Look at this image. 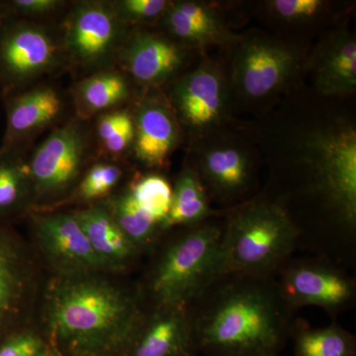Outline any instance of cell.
Wrapping results in <instances>:
<instances>
[{"instance_id": "obj_1", "label": "cell", "mask_w": 356, "mask_h": 356, "mask_svg": "<svg viewBox=\"0 0 356 356\" xmlns=\"http://www.w3.org/2000/svg\"><path fill=\"white\" fill-rule=\"evenodd\" d=\"M44 306L58 356H116L143 314L137 295L99 273L57 276Z\"/></svg>"}, {"instance_id": "obj_2", "label": "cell", "mask_w": 356, "mask_h": 356, "mask_svg": "<svg viewBox=\"0 0 356 356\" xmlns=\"http://www.w3.org/2000/svg\"><path fill=\"white\" fill-rule=\"evenodd\" d=\"M278 290L238 281L222 287L194 317L196 348L210 356L275 355L284 337V308Z\"/></svg>"}, {"instance_id": "obj_3", "label": "cell", "mask_w": 356, "mask_h": 356, "mask_svg": "<svg viewBox=\"0 0 356 356\" xmlns=\"http://www.w3.org/2000/svg\"><path fill=\"white\" fill-rule=\"evenodd\" d=\"M222 276V229L200 225L166 245L151 274L149 290L154 306L188 307Z\"/></svg>"}, {"instance_id": "obj_4", "label": "cell", "mask_w": 356, "mask_h": 356, "mask_svg": "<svg viewBox=\"0 0 356 356\" xmlns=\"http://www.w3.org/2000/svg\"><path fill=\"white\" fill-rule=\"evenodd\" d=\"M298 236L296 225L280 206L267 202L245 206L222 231L225 275L257 277L271 270L290 254Z\"/></svg>"}, {"instance_id": "obj_5", "label": "cell", "mask_w": 356, "mask_h": 356, "mask_svg": "<svg viewBox=\"0 0 356 356\" xmlns=\"http://www.w3.org/2000/svg\"><path fill=\"white\" fill-rule=\"evenodd\" d=\"M62 50L46 26L20 18H0V95L22 91L56 69Z\"/></svg>"}, {"instance_id": "obj_6", "label": "cell", "mask_w": 356, "mask_h": 356, "mask_svg": "<svg viewBox=\"0 0 356 356\" xmlns=\"http://www.w3.org/2000/svg\"><path fill=\"white\" fill-rule=\"evenodd\" d=\"M309 161L318 188L344 222L356 219V134L350 127L321 131L308 143Z\"/></svg>"}, {"instance_id": "obj_7", "label": "cell", "mask_w": 356, "mask_h": 356, "mask_svg": "<svg viewBox=\"0 0 356 356\" xmlns=\"http://www.w3.org/2000/svg\"><path fill=\"white\" fill-rule=\"evenodd\" d=\"M86 154L88 138L79 122L51 133L27 163L33 197L49 201L65 195L81 175Z\"/></svg>"}, {"instance_id": "obj_8", "label": "cell", "mask_w": 356, "mask_h": 356, "mask_svg": "<svg viewBox=\"0 0 356 356\" xmlns=\"http://www.w3.org/2000/svg\"><path fill=\"white\" fill-rule=\"evenodd\" d=\"M124 26L112 4L81 2L67 18L65 50L81 67H102L120 49Z\"/></svg>"}, {"instance_id": "obj_9", "label": "cell", "mask_w": 356, "mask_h": 356, "mask_svg": "<svg viewBox=\"0 0 356 356\" xmlns=\"http://www.w3.org/2000/svg\"><path fill=\"white\" fill-rule=\"evenodd\" d=\"M34 232L39 250L58 276L104 273L74 212L39 215Z\"/></svg>"}, {"instance_id": "obj_10", "label": "cell", "mask_w": 356, "mask_h": 356, "mask_svg": "<svg viewBox=\"0 0 356 356\" xmlns=\"http://www.w3.org/2000/svg\"><path fill=\"white\" fill-rule=\"evenodd\" d=\"M193 316L188 307L154 306L143 312L127 343L116 356H193Z\"/></svg>"}, {"instance_id": "obj_11", "label": "cell", "mask_w": 356, "mask_h": 356, "mask_svg": "<svg viewBox=\"0 0 356 356\" xmlns=\"http://www.w3.org/2000/svg\"><path fill=\"white\" fill-rule=\"evenodd\" d=\"M33 277L25 243L7 225L0 224V341L23 325Z\"/></svg>"}, {"instance_id": "obj_12", "label": "cell", "mask_w": 356, "mask_h": 356, "mask_svg": "<svg viewBox=\"0 0 356 356\" xmlns=\"http://www.w3.org/2000/svg\"><path fill=\"white\" fill-rule=\"evenodd\" d=\"M296 64L292 49L266 40H250L236 55V83L248 97H264L285 83Z\"/></svg>"}, {"instance_id": "obj_13", "label": "cell", "mask_w": 356, "mask_h": 356, "mask_svg": "<svg viewBox=\"0 0 356 356\" xmlns=\"http://www.w3.org/2000/svg\"><path fill=\"white\" fill-rule=\"evenodd\" d=\"M278 291L287 305L337 311L351 302L355 287L350 278L332 267L301 264L285 271Z\"/></svg>"}, {"instance_id": "obj_14", "label": "cell", "mask_w": 356, "mask_h": 356, "mask_svg": "<svg viewBox=\"0 0 356 356\" xmlns=\"http://www.w3.org/2000/svg\"><path fill=\"white\" fill-rule=\"evenodd\" d=\"M6 128L0 154L19 153L32 137L51 125L63 111V98L51 86H40L4 96Z\"/></svg>"}, {"instance_id": "obj_15", "label": "cell", "mask_w": 356, "mask_h": 356, "mask_svg": "<svg viewBox=\"0 0 356 356\" xmlns=\"http://www.w3.org/2000/svg\"><path fill=\"white\" fill-rule=\"evenodd\" d=\"M172 102L180 120L191 130L204 131L216 125L226 104L221 72L215 65H201L175 84Z\"/></svg>"}, {"instance_id": "obj_16", "label": "cell", "mask_w": 356, "mask_h": 356, "mask_svg": "<svg viewBox=\"0 0 356 356\" xmlns=\"http://www.w3.org/2000/svg\"><path fill=\"white\" fill-rule=\"evenodd\" d=\"M124 67L139 83L156 86L172 79L181 69L185 51L181 46L152 33H138L121 51Z\"/></svg>"}, {"instance_id": "obj_17", "label": "cell", "mask_w": 356, "mask_h": 356, "mask_svg": "<svg viewBox=\"0 0 356 356\" xmlns=\"http://www.w3.org/2000/svg\"><path fill=\"white\" fill-rule=\"evenodd\" d=\"M136 158L149 168L165 165L177 147L178 127L172 110L156 98H146L133 116Z\"/></svg>"}, {"instance_id": "obj_18", "label": "cell", "mask_w": 356, "mask_h": 356, "mask_svg": "<svg viewBox=\"0 0 356 356\" xmlns=\"http://www.w3.org/2000/svg\"><path fill=\"white\" fill-rule=\"evenodd\" d=\"M74 214L105 271L122 270L136 259L139 252L124 235L104 203Z\"/></svg>"}, {"instance_id": "obj_19", "label": "cell", "mask_w": 356, "mask_h": 356, "mask_svg": "<svg viewBox=\"0 0 356 356\" xmlns=\"http://www.w3.org/2000/svg\"><path fill=\"white\" fill-rule=\"evenodd\" d=\"M163 24L173 37L192 44H222L235 39L216 11L197 1L170 2Z\"/></svg>"}, {"instance_id": "obj_20", "label": "cell", "mask_w": 356, "mask_h": 356, "mask_svg": "<svg viewBox=\"0 0 356 356\" xmlns=\"http://www.w3.org/2000/svg\"><path fill=\"white\" fill-rule=\"evenodd\" d=\"M316 83L325 95H343L356 86V43L350 35L334 36L321 53Z\"/></svg>"}, {"instance_id": "obj_21", "label": "cell", "mask_w": 356, "mask_h": 356, "mask_svg": "<svg viewBox=\"0 0 356 356\" xmlns=\"http://www.w3.org/2000/svg\"><path fill=\"white\" fill-rule=\"evenodd\" d=\"M210 208L197 172L185 168L172 187V199L161 231L175 226H197L209 216Z\"/></svg>"}, {"instance_id": "obj_22", "label": "cell", "mask_w": 356, "mask_h": 356, "mask_svg": "<svg viewBox=\"0 0 356 356\" xmlns=\"http://www.w3.org/2000/svg\"><path fill=\"white\" fill-rule=\"evenodd\" d=\"M202 170L211 186L222 195L242 192L250 179L248 156L234 147L209 149L204 156Z\"/></svg>"}, {"instance_id": "obj_23", "label": "cell", "mask_w": 356, "mask_h": 356, "mask_svg": "<svg viewBox=\"0 0 356 356\" xmlns=\"http://www.w3.org/2000/svg\"><path fill=\"white\" fill-rule=\"evenodd\" d=\"M32 197L27 163L19 153L0 154V224L27 209Z\"/></svg>"}, {"instance_id": "obj_24", "label": "cell", "mask_w": 356, "mask_h": 356, "mask_svg": "<svg viewBox=\"0 0 356 356\" xmlns=\"http://www.w3.org/2000/svg\"><path fill=\"white\" fill-rule=\"evenodd\" d=\"M130 88L125 76L116 70H102L77 84V106L83 115L107 111L127 99Z\"/></svg>"}, {"instance_id": "obj_25", "label": "cell", "mask_w": 356, "mask_h": 356, "mask_svg": "<svg viewBox=\"0 0 356 356\" xmlns=\"http://www.w3.org/2000/svg\"><path fill=\"white\" fill-rule=\"evenodd\" d=\"M104 204L138 252L147 250L156 243L161 227L140 207L129 189L109 198Z\"/></svg>"}, {"instance_id": "obj_26", "label": "cell", "mask_w": 356, "mask_h": 356, "mask_svg": "<svg viewBox=\"0 0 356 356\" xmlns=\"http://www.w3.org/2000/svg\"><path fill=\"white\" fill-rule=\"evenodd\" d=\"M294 356H355V339L339 325L300 330Z\"/></svg>"}, {"instance_id": "obj_27", "label": "cell", "mask_w": 356, "mask_h": 356, "mask_svg": "<svg viewBox=\"0 0 356 356\" xmlns=\"http://www.w3.org/2000/svg\"><path fill=\"white\" fill-rule=\"evenodd\" d=\"M129 191L140 207L161 227L172 205V187L170 182L161 175H146L136 180Z\"/></svg>"}, {"instance_id": "obj_28", "label": "cell", "mask_w": 356, "mask_h": 356, "mask_svg": "<svg viewBox=\"0 0 356 356\" xmlns=\"http://www.w3.org/2000/svg\"><path fill=\"white\" fill-rule=\"evenodd\" d=\"M97 136L109 154L123 153L135 139L133 115L125 110L106 112L98 120Z\"/></svg>"}, {"instance_id": "obj_29", "label": "cell", "mask_w": 356, "mask_h": 356, "mask_svg": "<svg viewBox=\"0 0 356 356\" xmlns=\"http://www.w3.org/2000/svg\"><path fill=\"white\" fill-rule=\"evenodd\" d=\"M122 177L120 166L110 163H95L77 185L74 198L90 202L105 197L117 186Z\"/></svg>"}, {"instance_id": "obj_30", "label": "cell", "mask_w": 356, "mask_h": 356, "mask_svg": "<svg viewBox=\"0 0 356 356\" xmlns=\"http://www.w3.org/2000/svg\"><path fill=\"white\" fill-rule=\"evenodd\" d=\"M0 356H58L51 343L21 325L0 341Z\"/></svg>"}, {"instance_id": "obj_31", "label": "cell", "mask_w": 356, "mask_h": 356, "mask_svg": "<svg viewBox=\"0 0 356 356\" xmlns=\"http://www.w3.org/2000/svg\"><path fill=\"white\" fill-rule=\"evenodd\" d=\"M170 2L165 0H121L112 3L124 23L147 22L165 14Z\"/></svg>"}, {"instance_id": "obj_32", "label": "cell", "mask_w": 356, "mask_h": 356, "mask_svg": "<svg viewBox=\"0 0 356 356\" xmlns=\"http://www.w3.org/2000/svg\"><path fill=\"white\" fill-rule=\"evenodd\" d=\"M271 13L288 22H299L317 15L324 2L321 0H274L268 2Z\"/></svg>"}, {"instance_id": "obj_33", "label": "cell", "mask_w": 356, "mask_h": 356, "mask_svg": "<svg viewBox=\"0 0 356 356\" xmlns=\"http://www.w3.org/2000/svg\"><path fill=\"white\" fill-rule=\"evenodd\" d=\"M64 3L58 0H13L4 2L6 16L32 17L43 16L55 11Z\"/></svg>"}, {"instance_id": "obj_34", "label": "cell", "mask_w": 356, "mask_h": 356, "mask_svg": "<svg viewBox=\"0 0 356 356\" xmlns=\"http://www.w3.org/2000/svg\"><path fill=\"white\" fill-rule=\"evenodd\" d=\"M6 6H4V2H0V18L6 17Z\"/></svg>"}, {"instance_id": "obj_35", "label": "cell", "mask_w": 356, "mask_h": 356, "mask_svg": "<svg viewBox=\"0 0 356 356\" xmlns=\"http://www.w3.org/2000/svg\"><path fill=\"white\" fill-rule=\"evenodd\" d=\"M226 356H275V355H261V353H252V355H226Z\"/></svg>"}, {"instance_id": "obj_36", "label": "cell", "mask_w": 356, "mask_h": 356, "mask_svg": "<svg viewBox=\"0 0 356 356\" xmlns=\"http://www.w3.org/2000/svg\"></svg>"}]
</instances>
